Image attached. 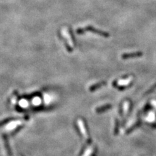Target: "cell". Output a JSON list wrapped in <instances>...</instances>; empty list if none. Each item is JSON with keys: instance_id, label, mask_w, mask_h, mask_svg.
I'll return each instance as SVG.
<instances>
[{"instance_id": "3", "label": "cell", "mask_w": 156, "mask_h": 156, "mask_svg": "<svg viewBox=\"0 0 156 156\" xmlns=\"http://www.w3.org/2000/svg\"><path fill=\"white\" fill-rule=\"evenodd\" d=\"M143 55L142 53L141 52H137L134 53H124L122 55V58L123 59H133V58H137L140 57Z\"/></svg>"}, {"instance_id": "7", "label": "cell", "mask_w": 156, "mask_h": 156, "mask_svg": "<svg viewBox=\"0 0 156 156\" xmlns=\"http://www.w3.org/2000/svg\"><path fill=\"white\" fill-rule=\"evenodd\" d=\"M118 122H117H117H116V128H115V133H117V132H118Z\"/></svg>"}, {"instance_id": "6", "label": "cell", "mask_w": 156, "mask_h": 156, "mask_svg": "<svg viewBox=\"0 0 156 156\" xmlns=\"http://www.w3.org/2000/svg\"><path fill=\"white\" fill-rule=\"evenodd\" d=\"M130 102L128 100H126L124 103V113L125 114L128 113V112L129 111V109H130Z\"/></svg>"}, {"instance_id": "1", "label": "cell", "mask_w": 156, "mask_h": 156, "mask_svg": "<svg viewBox=\"0 0 156 156\" xmlns=\"http://www.w3.org/2000/svg\"><path fill=\"white\" fill-rule=\"evenodd\" d=\"M86 31L92 32V33L99 35H100V36L103 37H106V38H108V37H109V33H106V32L98 30V29H96L95 28H92V26H87V28H85L84 29L79 28V29H77L76 32H77V34L81 35V34L84 33Z\"/></svg>"}, {"instance_id": "4", "label": "cell", "mask_w": 156, "mask_h": 156, "mask_svg": "<svg viewBox=\"0 0 156 156\" xmlns=\"http://www.w3.org/2000/svg\"><path fill=\"white\" fill-rule=\"evenodd\" d=\"M106 85V82H105V81L99 82V83H96V84L93 85L91 86V87H90L89 90H90V91H91V92H93V91H95L96 90L98 89V88H101V87H103V86Z\"/></svg>"}, {"instance_id": "2", "label": "cell", "mask_w": 156, "mask_h": 156, "mask_svg": "<svg viewBox=\"0 0 156 156\" xmlns=\"http://www.w3.org/2000/svg\"><path fill=\"white\" fill-rule=\"evenodd\" d=\"M77 124L79 128L80 129L81 132L82 133V134L84 137H88V131L87 130V128H86L85 126V123L84 121H83L82 119H78L77 120Z\"/></svg>"}, {"instance_id": "5", "label": "cell", "mask_w": 156, "mask_h": 156, "mask_svg": "<svg viewBox=\"0 0 156 156\" xmlns=\"http://www.w3.org/2000/svg\"><path fill=\"white\" fill-rule=\"evenodd\" d=\"M112 107V106L110 104H107V105H106V106H101L100 107H98V108L96 109V112L97 113H103L104 111H107V110H109V109H111Z\"/></svg>"}]
</instances>
